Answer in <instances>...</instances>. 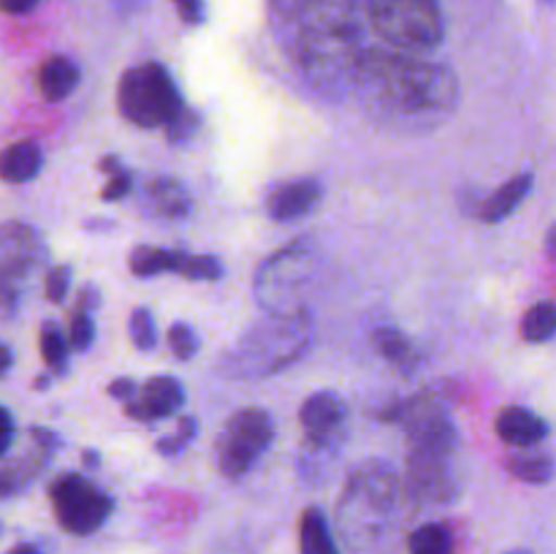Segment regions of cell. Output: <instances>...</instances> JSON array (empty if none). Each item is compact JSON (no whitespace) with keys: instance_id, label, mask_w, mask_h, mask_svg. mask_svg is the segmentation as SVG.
I'll return each mask as SVG.
<instances>
[{"instance_id":"6da1fadb","label":"cell","mask_w":556,"mask_h":554,"mask_svg":"<svg viewBox=\"0 0 556 554\" xmlns=\"http://www.w3.org/2000/svg\"><path fill=\"white\" fill-rule=\"evenodd\" d=\"M353 87L375 123L405 134H427L454 114L459 85L454 71L410 52H362Z\"/></svg>"},{"instance_id":"7a4b0ae2","label":"cell","mask_w":556,"mask_h":554,"mask_svg":"<svg viewBox=\"0 0 556 554\" xmlns=\"http://www.w3.org/2000/svg\"><path fill=\"white\" fill-rule=\"evenodd\" d=\"M313 318L307 310L269 313V318L244 331L226 353L223 373L239 380L269 378L296 364L313 345Z\"/></svg>"},{"instance_id":"3957f363","label":"cell","mask_w":556,"mask_h":554,"mask_svg":"<svg viewBox=\"0 0 556 554\" xmlns=\"http://www.w3.org/2000/svg\"><path fill=\"white\" fill-rule=\"evenodd\" d=\"M402 498V483L386 462L356 467L340 500V527L353 543H367L383 536Z\"/></svg>"},{"instance_id":"277c9868","label":"cell","mask_w":556,"mask_h":554,"mask_svg":"<svg viewBox=\"0 0 556 554\" xmlns=\"http://www.w3.org/2000/svg\"><path fill=\"white\" fill-rule=\"evenodd\" d=\"M375 33L400 52H429L443 41V11L438 0H367Z\"/></svg>"},{"instance_id":"5b68a950","label":"cell","mask_w":556,"mask_h":554,"mask_svg":"<svg viewBox=\"0 0 556 554\" xmlns=\"http://www.w3.org/2000/svg\"><path fill=\"white\" fill-rule=\"evenodd\" d=\"M117 103L123 117L141 128L168 125L185 109L177 85L161 63H144L125 71L117 87Z\"/></svg>"},{"instance_id":"8992f818","label":"cell","mask_w":556,"mask_h":554,"mask_svg":"<svg viewBox=\"0 0 556 554\" xmlns=\"http://www.w3.org/2000/svg\"><path fill=\"white\" fill-rule=\"evenodd\" d=\"M315 269V248L309 239H296L277 250L255 272V297L266 313H293Z\"/></svg>"},{"instance_id":"52a82bcc","label":"cell","mask_w":556,"mask_h":554,"mask_svg":"<svg viewBox=\"0 0 556 554\" xmlns=\"http://www.w3.org/2000/svg\"><path fill=\"white\" fill-rule=\"evenodd\" d=\"M275 438V424L264 407H244L233 413L217 438V467L223 476L242 478L264 456Z\"/></svg>"},{"instance_id":"ba28073f","label":"cell","mask_w":556,"mask_h":554,"mask_svg":"<svg viewBox=\"0 0 556 554\" xmlns=\"http://www.w3.org/2000/svg\"><path fill=\"white\" fill-rule=\"evenodd\" d=\"M43 239L36 228L25 223H3L0 226V320L14 313L27 277L41 266Z\"/></svg>"},{"instance_id":"9c48e42d","label":"cell","mask_w":556,"mask_h":554,"mask_svg":"<svg viewBox=\"0 0 556 554\" xmlns=\"http://www.w3.org/2000/svg\"><path fill=\"white\" fill-rule=\"evenodd\" d=\"M49 498H52V508L60 527L74 532V536H90L112 514V500L76 473L60 476L49 487Z\"/></svg>"},{"instance_id":"30bf717a","label":"cell","mask_w":556,"mask_h":554,"mask_svg":"<svg viewBox=\"0 0 556 554\" xmlns=\"http://www.w3.org/2000/svg\"><path fill=\"white\" fill-rule=\"evenodd\" d=\"M402 421L410 435V451H427V454H451L454 449V424L445 416L443 407L432 396H416L402 407Z\"/></svg>"},{"instance_id":"8fae6325","label":"cell","mask_w":556,"mask_h":554,"mask_svg":"<svg viewBox=\"0 0 556 554\" xmlns=\"http://www.w3.org/2000/svg\"><path fill=\"white\" fill-rule=\"evenodd\" d=\"M345 402L334 391H318L302 405V427L307 443L318 451H329L340 443L342 427H345Z\"/></svg>"},{"instance_id":"7c38bea8","label":"cell","mask_w":556,"mask_h":554,"mask_svg":"<svg viewBox=\"0 0 556 554\" xmlns=\"http://www.w3.org/2000/svg\"><path fill=\"white\" fill-rule=\"evenodd\" d=\"M407 489L413 498L424 503H443L451 498L448 476V456L445 454H427V451H410L407 459Z\"/></svg>"},{"instance_id":"4fadbf2b","label":"cell","mask_w":556,"mask_h":554,"mask_svg":"<svg viewBox=\"0 0 556 554\" xmlns=\"http://www.w3.org/2000/svg\"><path fill=\"white\" fill-rule=\"evenodd\" d=\"M185 389L177 378L168 375H157L141 386L139 396H130L125 402V413L136 421H157V418H168L182 407Z\"/></svg>"},{"instance_id":"5bb4252c","label":"cell","mask_w":556,"mask_h":554,"mask_svg":"<svg viewBox=\"0 0 556 554\" xmlns=\"http://www.w3.org/2000/svg\"><path fill=\"white\" fill-rule=\"evenodd\" d=\"M320 201V182L315 179H293V182L277 185L266 199V210L275 221L288 223L307 215Z\"/></svg>"},{"instance_id":"9a60e30c","label":"cell","mask_w":556,"mask_h":554,"mask_svg":"<svg viewBox=\"0 0 556 554\" xmlns=\"http://www.w3.org/2000/svg\"><path fill=\"white\" fill-rule=\"evenodd\" d=\"M497 435L514 449H532L548 435V424L527 407H505L497 416Z\"/></svg>"},{"instance_id":"2e32d148","label":"cell","mask_w":556,"mask_h":554,"mask_svg":"<svg viewBox=\"0 0 556 554\" xmlns=\"http://www.w3.org/2000/svg\"><path fill=\"white\" fill-rule=\"evenodd\" d=\"M190 193L182 182L172 177L152 179L144 188V206L152 215L168 217V221H179L190 212Z\"/></svg>"},{"instance_id":"e0dca14e","label":"cell","mask_w":556,"mask_h":554,"mask_svg":"<svg viewBox=\"0 0 556 554\" xmlns=\"http://www.w3.org/2000/svg\"><path fill=\"white\" fill-rule=\"evenodd\" d=\"M79 76L81 71L74 60L63 58V54H54V58L43 60V65L38 68V90H41V96L49 103H58L76 90Z\"/></svg>"},{"instance_id":"ac0fdd59","label":"cell","mask_w":556,"mask_h":554,"mask_svg":"<svg viewBox=\"0 0 556 554\" xmlns=\"http://www.w3.org/2000/svg\"><path fill=\"white\" fill-rule=\"evenodd\" d=\"M532 182H535V177H532L530 172H525V174H516V177H510L505 185H500V188L494 190V193L481 204V212H478V215H481V221H486V223L505 221V217H508L510 212H514L516 206H519L521 201L530 196Z\"/></svg>"},{"instance_id":"d6986e66","label":"cell","mask_w":556,"mask_h":554,"mask_svg":"<svg viewBox=\"0 0 556 554\" xmlns=\"http://www.w3.org/2000/svg\"><path fill=\"white\" fill-rule=\"evenodd\" d=\"M43 155L33 141H16L0 150V179L11 185L30 182L41 172Z\"/></svg>"},{"instance_id":"ffe728a7","label":"cell","mask_w":556,"mask_h":554,"mask_svg":"<svg viewBox=\"0 0 556 554\" xmlns=\"http://www.w3.org/2000/svg\"><path fill=\"white\" fill-rule=\"evenodd\" d=\"M299 552L302 554H340L331 538L326 516L318 508H307L299 521Z\"/></svg>"},{"instance_id":"44dd1931","label":"cell","mask_w":556,"mask_h":554,"mask_svg":"<svg viewBox=\"0 0 556 554\" xmlns=\"http://www.w3.org/2000/svg\"><path fill=\"white\" fill-rule=\"evenodd\" d=\"M182 250L166 248H136L130 253V272L136 277H155L161 272H177V261Z\"/></svg>"},{"instance_id":"7402d4cb","label":"cell","mask_w":556,"mask_h":554,"mask_svg":"<svg viewBox=\"0 0 556 554\" xmlns=\"http://www.w3.org/2000/svg\"><path fill=\"white\" fill-rule=\"evenodd\" d=\"M508 470L525 483H546L554 476V462L538 451H521L508 462Z\"/></svg>"},{"instance_id":"603a6c76","label":"cell","mask_w":556,"mask_h":554,"mask_svg":"<svg viewBox=\"0 0 556 554\" xmlns=\"http://www.w3.org/2000/svg\"><path fill=\"white\" fill-rule=\"evenodd\" d=\"M556 335V304L541 302L535 307L527 310L525 320H521V337L527 342H546Z\"/></svg>"},{"instance_id":"cb8c5ba5","label":"cell","mask_w":556,"mask_h":554,"mask_svg":"<svg viewBox=\"0 0 556 554\" xmlns=\"http://www.w3.org/2000/svg\"><path fill=\"white\" fill-rule=\"evenodd\" d=\"M407 549H410V554H451V549H454V538H451L448 527L424 525L410 532V538H407Z\"/></svg>"},{"instance_id":"d4e9b609","label":"cell","mask_w":556,"mask_h":554,"mask_svg":"<svg viewBox=\"0 0 556 554\" xmlns=\"http://www.w3.org/2000/svg\"><path fill=\"white\" fill-rule=\"evenodd\" d=\"M177 275H182L185 280H195V282L220 280V277H223V264L215 259V255L179 253Z\"/></svg>"},{"instance_id":"484cf974","label":"cell","mask_w":556,"mask_h":554,"mask_svg":"<svg viewBox=\"0 0 556 554\" xmlns=\"http://www.w3.org/2000/svg\"><path fill=\"white\" fill-rule=\"evenodd\" d=\"M38 340H41V356L43 362L49 364V369L63 373L65 364H68V348H71V342H65L63 331H60L52 320H47V324L41 326V337H38Z\"/></svg>"},{"instance_id":"4316f807","label":"cell","mask_w":556,"mask_h":554,"mask_svg":"<svg viewBox=\"0 0 556 554\" xmlns=\"http://www.w3.org/2000/svg\"><path fill=\"white\" fill-rule=\"evenodd\" d=\"M375 348H378L380 356L389 358V362H394V364H405L413 353L410 340H407L402 331L389 329V326H383V329L375 331Z\"/></svg>"},{"instance_id":"83f0119b","label":"cell","mask_w":556,"mask_h":554,"mask_svg":"<svg viewBox=\"0 0 556 554\" xmlns=\"http://www.w3.org/2000/svg\"><path fill=\"white\" fill-rule=\"evenodd\" d=\"M130 340L139 351H152L155 348V320H152V313L147 307H136L130 313L128 320Z\"/></svg>"},{"instance_id":"f1b7e54d","label":"cell","mask_w":556,"mask_h":554,"mask_svg":"<svg viewBox=\"0 0 556 554\" xmlns=\"http://www.w3.org/2000/svg\"><path fill=\"white\" fill-rule=\"evenodd\" d=\"M168 345H172V353L179 362H188V358L199 353V337H195V331L188 324H174L168 329Z\"/></svg>"},{"instance_id":"f546056e","label":"cell","mask_w":556,"mask_h":554,"mask_svg":"<svg viewBox=\"0 0 556 554\" xmlns=\"http://www.w3.org/2000/svg\"><path fill=\"white\" fill-rule=\"evenodd\" d=\"M92 337H96V324H92L90 313H81V310H76L74 318H71V329H68L71 348H76V351H87L92 342Z\"/></svg>"},{"instance_id":"4dcf8cb0","label":"cell","mask_w":556,"mask_h":554,"mask_svg":"<svg viewBox=\"0 0 556 554\" xmlns=\"http://www.w3.org/2000/svg\"><path fill=\"white\" fill-rule=\"evenodd\" d=\"M68 286H71V266H54V269L47 272L43 291H47L49 302L63 304L65 297H68Z\"/></svg>"},{"instance_id":"1f68e13d","label":"cell","mask_w":556,"mask_h":554,"mask_svg":"<svg viewBox=\"0 0 556 554\" xmlns=\"http://www.w3.org/2000/svg\"><path fill=\"white\" fill-rule=\"evenodd\" d=\"M193 438H195V418H182V421H179L177 435L161 440V443H157V449H161L163 454H179V451H182Z\"/></svg>"},{"instance_id":"d6a6232c","label":"cell","mask_w":556,"mask_h":554,"mask_svg":"<svg viewBox=\"0 0 556 554\" xmlns=\"http://www.w3.org/2000/svg\"><path fill=\"white\" fill-rule=\"evenodd\" d=\"M166 128H168V139L185 141L195 134V128H199V117H195L193 112H188V109H182V112H179Z\"/></svg>"},{"instance_id":"836d02e7","label":"cell","mask_w":556,"mask_h":554,"mask_svg":"<svg viewBox=\"0 0 556 554\" xmlns=\"http://www.w3.org/2000/svg\"><path fill=\"white\" fill-rule=\"evenodd\" d=\"M128 190H130V174L123 168V172H117V174H112V177H109V182H106V188H103L101 199L103 201H119L123 196H128Z\"/></svg>"},{"instance_id":"e575fe53","label":"cell","mask_w":556,"mask_h":554,"mask_svg":"<svg viewBox=\"0 0 556 554\" xmlns=\"http://www.w3.org/2000/svg\"><path fill=\"white\" fill-rule=\"evenodd\" d=\"M174 5L188 25H199L204 20V0H174Z\"/></svg>"},{"instance_id":"d590c367","label":"cell","mask_w":556,"mask_h":554,"mask_svg":"<svg viewBox=\"0 0 556 554\" xmlns=\"http://www.w3.org/2000/svg\"><path fill=\"white\" fill-rule=\"evenodd\" d=\"M11 443H14V418L0 405V454H5L11 449Z\"/></svg>"},{"instance_id":"8d00e7d4","label":"cell","mask_w":556,"mask_h":554,"mask_svg":"<svg viewBox=\"0 0 556 554\" xmlns=\"http://www.w3.org/2000/svg\"><path fill=\"white\" fill-rule=\"evenodd\" d=\"M101 307V293L96 286H85L79 291V310L81 313H92V310Z\"/></svg>"},{"instance_id":"74e56055","label":"cell","mask_w":556,"mask_h":554,"mask_svg":"<svg viewBox=\"0 0 556 554\" xmlns=\"http://www.w3.org/2000/svg\"><path fill=\"white\" fill-rule=\"evenodd\" d=\"M109 394H112L114 400L128 402L130 396L136 394V383H134V380H130V378H117L112 386H109Z\"/></svg>"},{"instance_id":"f35d334b","label":"cell","mask_w":556,"mask_h":554,"mask_svg":"<svg viewBox=\"0 0 556 554\" xmlns=\"http://www.w3.org/2000/svg\"><path fill=\"white\" fill-rule=\"evenodd\" d=\"M38 5V0H0V11L3 14H27Z\"/></svg>"},{"instance_id":"ab89813d","label":"cell","mask_w":556,"mask_h":554,"mask_svg":"<svg viewBox=\"0 0 556 554\" xmlns=\"http://www.w3.org/2000/svg\"><path fill=\"white\" fill-rule=\"evenodd\" d=\"M101 172H103V174H109V177H112V174L123 172V163H119L117 158H114V155H109V158H103V161H101Z\"/></svg>"},{"instance_id":"60d3db41","label":"cell","mask_w":556,"mask_h":554,"mask_svg":"<svg viewBox=\"0 0 556 554\" xmlns=\"http://www.w3.org/2000/svg\"><path fill=\"white\" fill-rule=\"evenodd\" d=\"M11 362H14V356H11V348L0 345V378H3V375L9 373Z\"/></svg>"},{"instance_id":"b9f144b4","label":"cell","mask_w":556,"mask_h":554,"mask_svg":"<svg viewBox=\"0 0 556 554\" xmlns=\"http://www.w3.org/2000/svg\"><path fill=\"white\" fill-rule=\"evenodd\" d=\"M546 253L552 255V259H556V223L548 228V234H546Z\"/></svg>"},{"instance_id":"7bdbcfd3","label":"cell","mask_w":556,"mask_h":554,"mask_svg":"<svg viewBox=\"0 0 556 554\" xmlns=\"http://www.w3.org/2000/svg\"><path fill=\"white\" fill-rule=\"evenodd\" d=\"M9 554H41V552H38L36 546H30V543H22V546H14V549H11Z\"/></svg>"},{"instance_id":"ee69618b","label":"cell","mask_w":556,"mask_h":554,"mask_svg":"<svg viewBox=\"0 0 556 554\" xmlns=\"http://www.w3.org/2000/svg\"><path fill=\"white\" fill-rule=\"evenodd\" d=\"M508 554H532V552H527V549H516V552H508Z\"/></svg>"}]
</instances>
